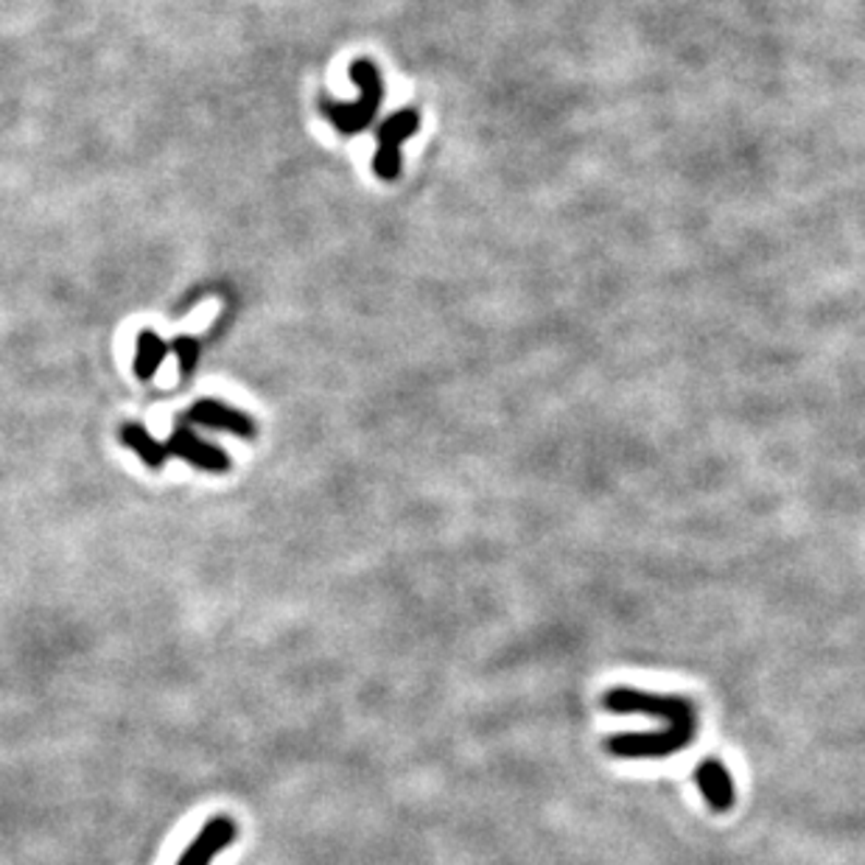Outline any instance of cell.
Masks as SVG:
<instances>
[{
    "mask_svg": "<svg viewBox=\"0 0 865 865\" xmlns=\"http://www.w3.org/2000/svg\"><path fill=\"white\" fill-rule=\"evenodd\" d=\"M121 440H123V446L132 448V452H135L137 457H141L149 468H160L163 462H166V457H168L166 446H163L160 440L152 437V434L146 432L141 423H123Z\"/></svg>",
    "mask_w": 865,
    "mask_h": 865,
    "instance_id": "9c48e42d",
    "label": "cell"
},
{
    "mask_svg": "<svg viewBox=\"0 0 865 865\" xmlns=\"http://www.w3.org/2000/svg\"><path fill=\"white\" fill-rule=\"evenodd\" d=\"M168 348L175 350V356L180 359V373L182 375L194 373L196 359H200V343H196L194 336H177L175 343L168 345Z\"/></svg>",
    "mask_w": 865,
    "mask_h": 865,
    "instance_id": "8fae6325",
    "label": "cell"
},
{
    "mask_svg": "<svg viewBox=\"0 0 865 865\" xmlns=\"http://www.w3.org/2000/svg\"><path fill=\"white\" fill-rule=\"evenodd\" d=\"M185 423H200V427L207 429H221V432L239 434V437H252L255 434V423H252L250 415L239 412V409L227 407L221 400L205 398L200 404L188 409Z\"/></svg>",
    "mask_w": 865,
    "mask_h": 865,
    "instance_id": "8992f818",
    "label": "cell"
},
{
    "mask_svg": "<svg viewBox=\"0 0 865 865\" xmlns=\"http://www.w3.org/2000/svg\"><path fill=\"white\" fill-rule=\"evenodd\" d=\"M236 838V824L230 818H214L202 829L200 838L191 843L177 865H207L225 846H230Z\"/></svg>",
    "mask_w": 865,
    "mask_h": 865,
    "instance_id": "ba28073f",
    "label": "cell"
},
{
    "mask_svg": "<svg viewBox=\"0 0 865 865\" xmlns=\"http://www.w3.org/2000/svg\"><path fill=\"white\" fill-rule=\"evenodd\" d=\"M168 353V345L163 343L160 336L155 334V331H141V336H137V359H135V373L137 379H143V382H149L152 375L160 370L163 359H166Z\"/></svg>",
    "mask_w": 865,
    "mask_h": 865,
    "instance_id": "30bf717a",
    "label": "cell"
},
{
    "mask_svg": "<svg viewBox=\"0 0 865 865\" xmlns=\"http://www.w3.org/2000/svg\"><path fill=\"white\" fill-rule=\"evenodd\" d=\"M602 706L614 714H645L661 720L664 725H698V709L684 695L614 686L602 695Z\"/></svg>",
    "mask_w": 865,
    "mask_h": 865,
    "instance_id": "7a4b0ae2",
    "label": "cell"
},
{
    "mask_svg": "<svg viewBox=\"0 0 865 865\" xmlns=\"http://www.w3.org/2000/svg\"><path fill=\"white\" fill-rule=\"evenodd\" d=\"M350 79L362 91L359 101H334V98L323 96L320 110L343 135H359L379 116V107L384 101V79L370 59H356L350 65Z\"/></svg>",
    "mask_w": 865,
    "mask_h": 865,
    "instance_id": "6da1fadb",
    "label": "cell"
},
{
    "mask_svg": "<svg viewBox=\"0 0 865 865\" xmlns=\"http://www.w3.org/2000/svg\"><path fill=\"white\" fill-rule=\"evenodd\" d=\"M698 725H664L661 731H630V734L608 736L605 748L622 759H661V756L681 754L695 743Z\"/></svg>",
    "mask_w": 865,
    "mask_h": 865,
    "instance_id": "3957f363",
    "label": "cell"
},
{
    "mask_svg": "<svg viewBox=\"0 0 865 865\" xmlns=\"http://www.w3.org/2000/svg\"><path fill=\"white\" fill-rule=\"evenodd\" d=\"M695 784H698L700 795H704L709 809H714V813H729L734 807V782H731L729 768L717 756H706L704 762L695 768Z\"/></svg>",
    "mask_w": 865,
    "mask_h": 865,
    "instance_id": "52a82bcc",
    "label": "cell"
},
{
    "mask_svg": "<svg viewBox=\"0 0 865 865\" xmlns=\"http://www.w3.org/2000/svg\"><path fill=\"white\" fill-rule=\"evenodd\" d=\"M163 446H166V454H175V457L185 459V462L202 468V471H214V473L230 471V457H227L219 446H211V443H205L202 437H196L188 423L177 427L175 434H171Z\"/></svg>",
    "mask_w": 865,
    "mask_h": 865,
    "instance_id": "5b68a950",
    "label": "cell"
},
{
    "mask_svg": "<svg viewBox=\"0 0 865 865\" xmlns=\"http://www.w3.org/2000/svg\"><path fill=\"white\" fill-rule=\"evenodd\" d=\"M420 127V112L407 107V110H398L395 116H389L387 121L375 130V137H379V152L373 157V171L379 180L393 182L400 177V168H404V157H400V149L404 143L418 132Z\"/></svg>",
    "mask_w": 865,
    "mask_h": 865,
    "instance_id": "277c9868",
    "label": "cell"
}]
</instances>
